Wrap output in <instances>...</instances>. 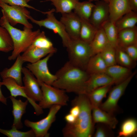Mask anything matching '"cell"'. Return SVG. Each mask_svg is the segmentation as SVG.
Segmentation results:
<instances>
[{
  "label": "cell",
  "mask_w": 137,
  "mask_h": 137,
  "mask_svg": "<svg viewBox=\"0 0 137 137\" xmlns=\"http://www.w3.org/2000/svg\"><path fill=\"white\" fill-rule=\"evenodd\" d=\"M72 101V104L79 107V114L74 123H67L62 130L65 137H91L93 133L94 124L92 107L87 96L77 95Z\"/></svg>",
  "instance_id": "cell-1"
},
{
  "label": "cell",
  "mask_w": 137,
  "mask_h": 137,
  "mask_svg": "<svg viewBox=\"0 0 137 137\" xmlns=\"http://www.w3.org/2000/svg\"><path fill=\"white\" fill-rule=\"evenodd\" d=\"M56 78L52 85L66 92L82 94L85 84L89 75L86 70L68 61L56 73Z\"/></svg>",
  "instance_id": "cell-2"
},
{
  "label": "cell",
  "mask_w": 137,
  "mask_h": 137,
  "mask_svg": "<svg viewBox=\"0 0 137 137\" xmlns=\"http://www.w3.org/2000/svg\"><path fill=\"white\" fill-rule=\"evenodd\" d=\"M0 25L5 28L12 40L13 48L11 55L8 57L10 61L14 60L21 53L24 52L31 44L35 38L41 32L39 29L33 31L32 29L24 27L21 30L11 25L2 12Z\"/></svg>",
  "instance_id": "cell-3"
},
{
  "label": "cell",
  "mask_w": 137,
  "mask_h": 137,
  "mask_svg": "<svg viewBox=\"0 0 137 137\" xmlns=\"http://www.w3.org/2000/svg\"><path fill=\"white\" fill-rule=\"evenodd\" d=\"M66 48L68 61L74 65L85 70L88 63L92 56L90 43L79 39H71Z\"/></svg>",
  "instance_id": "cell-4"
},
{
  "label": "cell",
  "mask_w": 137,
  "mask_h": 137,
  "mask_svg": "<svg viewBox=\"0 0 137 137\" xmlns=\"http://www.w3.org/2000/svg\"><path fill=\"white\" fill-rule=\"evenodd\" d=\"M39 83L42 96L38 104L43 109L49 108L54 105H67L69 98L65 91L44 83Z\"/></svg>",
  "instance_id": "cell-5"
},
{
  "label": "cell",
  "mask_w": 137,
  "mask_h": 137,
  "mask_svg": "<svg viewBox=\"0 0 137 137\" xmlns=\"http://www.w3.org/2000/svg\"><path fill=\"white\" fill-rule=\"evenodd\" d=\"M55 11V9H52L48 11H42V13L47 15V17L44 19L37 20L31 15L29 17V19L32 23L40 27H44L52 30L54 33L58 34L61 38L63 46L66 48L71 39L66 32L63 24L54 15V12Z\"/></svg>",
  "instance_id": "cell-6"
},
{
  "label": "cell",
  "mask_w": 137,
  "mask_h": 137,
  "mask_svg": "<svg viewBox=\"0 0 137 137\" xmlns=\"http://www.w3.org/2000/svg\"><path fill=\"white\" fill-rule=\"evenodd\" d=\"M2 12L7 20L13 26L20 24L24 27L32 29L33 25L28 20L30 15L29 11L26 7L18 6H10L0 1Z\"/></svg>",
  "instance_id": "cell-7"
},
{
  "label": "cell",
  "mask_w": 137,
  "mask_h": 137,
  "mask_svg": "<svg viewBox=\"0 0 137 137\" xmlns=\"http://www.w3.org/2000/svg\"><path fill=\"white\" fill-rule=\"evenodd\" d=\"M61 107L59 105H53L49 108V112L45 117L36 122L25 119L24 121V125L31 128L33 131L36 137H48L49 136L48 131L55 121L56 115Z\"/></svg>",
  "instance_id": "cell-8"
},
{
  "label": "cell",
  "mask_w": 137,
  "mask_h": 137,
  "mask_svg": "<svg viewBox=\"0 0 137 137\" xmlns=\"http://www.w3.org/2000/svg\"><path fill=\"white\" fill-rule=\"evenodd\" d=\"M133 72L127 78L116 84L110 91L106 100L99 107L103 110L113 115L117 108L118 102L124 94L128 84L136 73Z\"/></svg>",
  "instance_id": "cell-9"
},
{
  "label": "cell",
  "mask_w": 137,
  "mask_h": 137,
  "mask_svg": "<svg viewBox=\"0 0 137 137\" xmlns=\"http://www.w3.org/2000/svg\"><path fill=\"white\" fill-rule=\"evenodd\" d=\"M54 54H49L44 58L33 63L27 64L26 67L33 74L39 83L52 85L56 79V75L52 74L48 66V61Z\"/></svg>",
  "instance_id": "cell-10"
},
{
  "label": "cell",
  "mask_w": 137,
  "mask_h": 137,
  "mask_svg": "<svg viewBox=\"0 0 137 137\" xmlns=\"http://www.w3.org/2000/svg\"><path fill=\"white\" fill-rule=\"evenodd\" d=\"M22 72L24 75L22 80L26 94L32 100L36 102H39L41 99L42 94L38 81L26 67H23Z\"/></svg>",
  "instance_id": "cell-11"
},
{
  "label": "cell",
  "mask_w": 137,
  "mask_h": 137,
  "mask_svg": "<svg viewBox=\"0 0 137 137\" xmlns=\"http://www.w3.org/2000/svg\"><path fill=\"white\" fill-rule=\"evenodd\" d=\"M60 21L71 39H79L81 25L80 17L72 11L62 14Z\"/></svg>",
  "instance_id": "cell-12"
},
{
  "label": "cell",
  "mask_w": 137,
  "mask_h": 137,
  "mask_svg": "<svg viewBox=\"0 0 137 137\" xmlns=\"http://www.w3.org/2000/svg\"><path fill=\"white\" fill-rule=\"evenodd\" d=\"M3 85L5 86L10 92L11 95L15 98L21 96L26 98L34 108L35 114L39 115L43 113V109L36 102L29 98L26 94L24 86L19 85L13 79L8 78L3 81Z\"/></svg>",
  "instance_id": "cell-13"
},
{
  "label": "cell",
  "mask_w": 137,
  "mask_h": 137,
  "mask_svg": "<svg viewBox=\"0 0 137 137\" xmlns=\"http://www.w3.org/2000/svg\"><path fill=\"white\" fill-rule=\"evenodd\" d=\"M109 15L108 4L103 0H99L94 4L89 21L98 29L108 20Z\"/></svg>",
  "instance_id": "cell-14"
},
{
  "label": "cell",
  "mask_w": 137,
  "mask_h": 137,
  "mask_svg": "<svg viewBox=\"0 0 137 137\" xmlns=\"http://www.w3.org/2000/svg\"><path fill=\"white\" fill-rule=\"evenodd\" d=\"M111 83L114 84L112 79L105 73L90 75L85 84L83 94L87 95L98 88Z\"/></svg>",
  "instance_id": "cell-15"
},
{
  "label": "cell",
  "mask_w": 137,
  "mask_h": 137,
  "mask_svg": "<svg viewBox=\"0 0 137 137\" xmlns=\"http://www.w3.org/2000/svg\"><path fill=\"white\" fill-rule=\"evenodd\" d=\"M108 20L115 23L124 15L131 11L128 0H109Z\"/></svg>",
  "instance_id": "cell-16"
},
{
  "label": "cell",
  "mask_w": 137,
  "mask_h": 137,
  "mask_svg": "<svg viewBox=\"0 0 137 137\" xmlns=\"http://www.w3.org/2000/svg\"><path fill=\"white\" fill-rule=\"evenodd\" d=\"M57 49L54 47L50 48H44L30 45L21 55L23 62L33 63L39 60L48 54H54Z\"/></svg>",
  "instance_id": "cell-17"
},
{
  "label": "cell",
  "mask_w": 137,
  "mask_h": 137,
  "mask_svg": "<svg viewBox=\"0 0 137 137\" xmlns=\"http://www.w3.org/2000/svg\"><path fill=\"white\" fill-rule=\"evenodd\" d=\"M12 104V114L14 120L12 128H15L18 129L22 128L23 124L21 118L23 115L25 113L26 107L27 105L28 100H26L23 101L20 99H17L11 95L9 97Z\"/></svg>",
  "instance_id": "cell-18"
},
{
  "label": "cell",
  "mask_w": 137,
  "mask_h": 137,
  "mask_svg": "<svg viewBox=\"0 0 137 137\" xmlns=\"http://www.w3.org/2000/svg\"><path fill=\"white\" fill-rule=\"evenodd\" d=\"M24 63L21 58V55H19L11 67L9 68H5L0 72L1 77L3 79L7 78L13 79L19 85L22 86V65Z\"/></svg>",
  "instance_id": "cell-19"
},
{
  "label": "cell",
  "mask_w": 137,
  "mask_h": 137,
  "mask_svg": "<svg viewBox=\"0 0 137 137\" xmlns=\"http://www.w3.org/2000/svg\"><path fill=\"white\" fill-rule=\"evenodd\" d=\"M92 116L93 122L104 125L111 129H114L118 121L113 114L101 109L99 107H93Z\"/></svg>",
  "instance_id": "cell-20"
},
{
  "label": "cell",
  "mask_w": 137,
  "mask_h": 137,
  "mask_svg": "<svg viewBox=\"0 0 137 137\" xmlns=\"http://www.w3.org/2000/svg\"><path fill=\"white\" fill-rule=\"evenodd\" d=\"M117 84L129 77L132 73L131 69L117 64L107 67L105 73Z\"/></svg>",
  "instance_id": "cell-21"
},
{
  "label": "cell",
  "mask_w": 137,
  "mask_h": 137,
  "mask_svg": "<svg viewBox=\"0 0 137 137\" xmlns=\"http://www.w3.org/2000/svg\"><path fill=\"white\" fill-rule=\"evenodd\" d=\"M137 44V27L136 26L125 29L118 32L117 46L123 48Z\"/></svg>",
  "instance_id": "cell-22"
},
{
  "label": "cell",
  "mask_w": 137,
  "mask_h": 137,
  "mask_svg": "<svg viewBox=\"0 0 137 137\" xmlns=\"http://www.w3.org/2000/svg\"><path fill=\"white\" fill-rule=\"evenodd\" d=\"M109 44L104 30L101 27L97 30L93 39L90 43L92 56L100 53Z\"/></svg>",
  "instance_id": "cell-23"
},
{
  "label": "cell",
  "mask_w": 137,
  "mask_h": 137,
  "mask_svg": "<svg viewBox=\"0 0 137 137\" xmlns=\"http://www.w3.org/2000/svg\"><path fill=\"white\" fill-rule=\"evenodd\" d=\"M107 67L99 53L91 57L85 70L89 75L104 73H105Z\"/></svg>",
  "instance_id": "cell-24"
},
{
  "label": "cell",
  "mask_w": 137,
  "mask_h": 137,
  "mask_svg": "<svg viewBox=\"0 0 137 137\" xmlns=\"http://www.w3.org/2000/svg\"><path fill=\"white\" fill-rule=\"evenodd\" d=\"M113 84L111 83L101 87L86 95L89 99L92 107H99L102 100L106 97L107 93Z\"/></svg>",
  "instance_id": "cell-25"
},
{
  "label": "cell",
  "mask_w": 137,
  "mask_h": 137,
  "mask_svg": "<svg viewBox=\"0 0 137 137\" xmlns=\"http://www.w3.org/2000/svg\"><path fill=\"white\" fill-rule=\"evenodd\" d=\"M137 23V12L130 11L118 19L115 23L118 32L121 30L133 27Z\"/></svg>",
  "instance_id": "cell-26"
},
{
  "label": "cell",
  "mask_w": 137,
  "mask_h": 137,
  "mask_svg": "<svg viewBox=\"0 0 137 137\" xmlns=\"http://www.w3.org/2000/svg\"><path fill=\"white\" fill-rule=\"evenodd\" d=\"M80 19L81 25L79 39L90 43L93 39L98 29L89 21L82 18H80Z\"/></svg>",
  "instance_id": "cell-27"
},
{
  "label": "cell",
  "mask_w": 137,
  "mask_h": 137,
  "mask_svg": "<svg viewBox=\"0 0 137 137\" xmlns=\"http://www.w3.org/2000/svg\"><path fill=\"white\" fill-rule=\"evenodd\" d=\"M137 131V122L133 118L125 120L122 123L118 137H129L135 135Z\"/></svg>",
  "instance_id": "cell-28"
},
{
  "label": "cell",
  "mask_w": 137,
  "mask_h": 137,
  "mask_svg": "<svg viewBox=\"0 0 137 137\" xmlns=\"http://www.w3.org/2000/svg\"><path fill=\"white\" fill-rule=\"evenodd\" d=\"M79 0H45L42 2L50 1L55 8V12L61 14L72 11Z\"/></svg>",
  "instance_id": "cell-29"
},
{
  "label": "cell",
  "mask_w": 137,
  "mask_h": 137,
  "mask_svg": "<svg viewBox=\"0 0 137 137\" xmlns=\"http://www.w3.org/2000/svg\"><path fill=\"white\" fill-rule=\"evenodd\" d=\"M101 27L110 44L115 48L117 46L118 31L115 24L108 20L103 23Z\"/></svg>",
  "instance_id": "cell-30"
},
{
  "label": "cell",
  "mask_w": 137,
  "mask_h": 137,
  "mask_svg": "<svg viewBox=\"0 0 137 137\" xmlns=\"http://www.w3.org/2000/svg\"><path fill=\"white\" fill-rule=\"evenodd\" d=\"M94 4L88 1L78 2L74 9V12L79 17L89 21Z\"/></svg>",
  "instance_id": "cell-31"
},
{
  "label": "cell",
  "mask_w": 137,
  "mask_h": 137,
  "mask_svg": "<svg viewBox=\"0 0 137 137\" xmlns=\"http://www.w3.org/2000/svg\"><path fill=\"white\" fill-rule=\"evenodd\" d=\"M115 48L116 64L130 69L134 68L136 62L133 61L121 47L117 46Z\"/></svg>",
  "instance_id": "cell-32"
},
{
  "label": "cell",
  "mask_w": 137,
  "mask_h": 137,
  "mask_svg": "<svg viewBox=\"0 0 137 137\" xmlns=\"http://www.w3.org/2000/svg\"><path fill=\"white\" fill-rule=\"evenodd\" d=\"M13 44L7 30L0 25V51L8 53L12 51Z\"/></svg>",
  "instance_id": "cell-33"
},
{
  "label": "cell",
  "mask_w": 137,
  "mask_h": 137,
  "mask_svg": "<svg viewBox=\"0 0 137 137\" xmlns=\"http://www.w3.org/2000/svg\"><path fill=\"white\" fill-rule=\"evenodd\" d=\"M99 54L108 67L116 64L115 48L110 44Z\"/></svg>",
  "instance_id": "cell-34"
},
{
  "label": "cell",
  "mask_w": 137,
  "mask_h": 137,
  "mask_svg": "<svg viewBox=\"0 0 137 137\" xmlns=\"http://www.w3.org/2000/svg\"><path fill=\"white\" fill-rule=\"evenodd\" d=\"M30 45L44 48H50L54 47L52 43L46 37L44 31L41 32Z\"/></svg>",
  "instance_id": "cell-35"
},
{
  "label": "cell",
  "mask_w": 137,
  "mask_h": 137,
  "mask_svg": "<svg viewBox=\"0 0 137 137\" xmlns=\"http://www.w3.org/2000/svg\"><path fill=\"white\" fill-rule=\"evenodd\" d=\"M0 133L8 137H36L33 131L31 129L26 132H23L13 128H12L11 129L9 130L0 128Z\"/></svg>",
  "instance_id": "cell-36"
},
{
  "label": "cell",
  "mask_w": 137,
  "mask_h": 137,
  "mask_svg": "<svg viewBox=\"0 0 137 137\" xmlns=\"http://www.w3.org/2000/svg\"><path fill=\"white\" fill-rule=\"evenodd\" d=\"M122 48L130 58L136 62L137 60V44L130 45Z\"/></svg>",
  "instance_id": "cell-37"
},
{
  "label": "cell",
  "mask_w": 137,
  "mask_h": 137,
  "mask_svg": "<svg viewBox=\"0 0 137 137\" xmlns=\"http://www.w3.org/2000/svg\"><path fill=\"white\" fill-rule=\"evenodd\" d=\"M2 2L10 6H18L32 9L37 11L39 10L28 5L26 0H0Z\"/></svg>",
  "instance_id": "cell-38"
},
{
  "label": "cell",
  "mask_w": 137,
  "mask_h": 137,
  "mask_svg": "<svg viewBox=\"0 0 137 137\" xmlns=\"http://www.w3.org/2000/svg\"><path fill=\"white\" fill-rule=\"evenodd\" d=\"M109 135L106 129L104 126H99L97 128L94 134L95 137H106Z\"/></svg>",
  "instance_id": "cell-39"
},
{
  "label": "cell",
  "mask_w": 137,
  "mask_h": 137,
  "mask_svg": "<svg viewBox=\"0 0 137 137\" xmlns=\"http://www.w3.org/2000/svg\"><path fill=\"white\" fill-rule=\"evenodd\" d=\"M72 107L70 109L69 113L76 117L79 112V107L77 105H72Z\"/></svg>",
  "instance_id": "cell-40"
},
{
  "label": "cell",
  "mask_w": 137,
  "mask_h": 137,
  "mask_svg": "<svg viewBox=\"0 0 137 137\" xmlns=\"http://www.w3.org/2000/svg\"><path fill=\"white\" fill-rule=\"evenodd\" d=\"M76 118V117L70 113L66 114L64 117V119L67 123L69 124L74 123Z\"/></svg>",
  "instance_id": "cell-41"
},
{
  "label": "cell",
  "mask_w": 137,
  "mask_h": 137,
  "mask_svg": "<svg viewBox=\"0 0 137 137\" xmlns=\"http://www.w3.org/2000/svg\"><path fill=\"white\" fill-rule=\"evenodd\" d=\"M128 2L131 10L137 12V0H128Z\"/></svg>",
  "instance_id": "cell-42"
},
{
  "label": "cell",
  "mask_w": 137,
  "mask_h": 137,
  "mask_svg": "<svg viewBox=\"0 0 137 137\" xmlns=\"http://www.w3.org/2000/svg\"><path fill=\"white\" fill-rule=\"evenodd\" d=\"M2 85H3L2 81H1L0 78V102L5 105H7V98L3 95L1 90V88Z\"/></svg>",
  "instance_id": "cell-43"
},
{
  "label": "cell",
  "mask_w": 137,
  "mask_h": 137,
  "mask_svg": "<svg viewBox=\"0 0 137 137\" xmlns=\"http://www.w3.org/2000/svg\"><path fill=\"white\" fill-rule=\"evenodd\" d=\"M99 0H87V1H88L90 2H91L93 1H96V2Z\"/></svg>",
  "instance_id": "cell-44"
},
{
  "label": "cell",
  "mask_w": 137,
  "mask_h": 137,
  "mask_svg": "<svg viewBox=\"0 0 137 137\" xmlns=\"http://www.w3.org/2000/svg\"><path fill=\"white\" fill-rule=\"evenodd\" d=\"M106 3L108 4L109 0H103Z\"/></svg>",
  "instance_id": "cell-45"
},
{
  "label": "cell",
  "mask_w": 137,
  "mask_h": 137,
  "mask_svg": "<svg viewBox=\"0 0 137 137\" xmlns=\"http://www.w3.org/2000/svg\"><path fill=\"white\" fill-rule=\"evenodd\" d=\"M32 0H26L27 2L28 3V2L31 1H32Z\"/></svg>",
  "instance_id": "cell-46"
}]
</instances>
